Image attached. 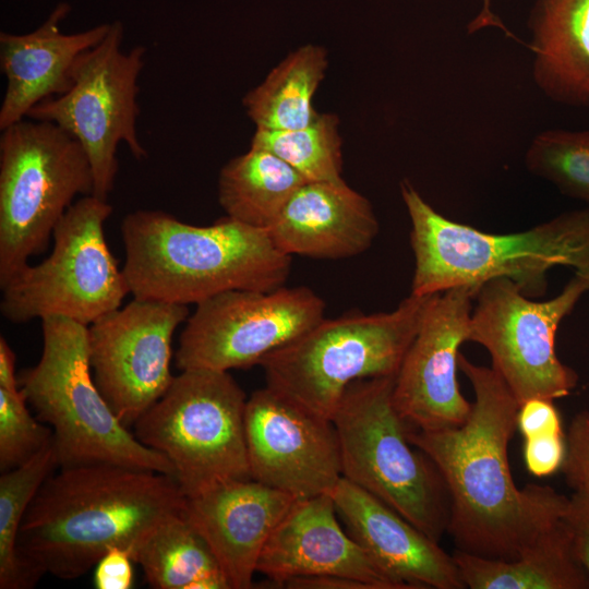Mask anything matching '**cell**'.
<instances>
[{
  "mask_svg": "<svg viewBox=\"0 0 589 589\" xmlns=\"http://www.w3.org/2000/svg\"><path fill=\"white\" fill-rule=\"evenodd\" d=\"M458 369L474 394L467 420L443 430L409 428V440L444 482L449 500L447 532L457 549L513 560L563 517L568 497L549 485H516L508 445L517 429L519 404L492 368L459 353Z\"/></svg>",
  "mask_w": 589,
  "mask_h": 589,
  "instance_id": "cell-1",
  "label": "cell"
},
{
  "mask_svg": "<svg viewBox=\"0 0 589 589\" xmlns=\"http://www.w3.org/2000/svg\"><path fill=\"white\" fill-rule=\"evenodd\" d=\"M187 497L166 473L113 464L59 468L45 480L23 518L19 554L39 580L76 579L113 548L132 552Z\"/></svg>",
  "mask_w": 589,
  "mask_h": 589,
  "instance_id": "cell-2",
  "label": "cell"
},
{
  "mask_svg": "<svg viewBox=\"0 0 589 589\" xmlns=\"http://www.w3.org/2000/svg\"><path fill=\"white\" fill-rule=\"evenodd\" d=\"M121 233L122 269L137 299L197 304L230 290H276L290 273L291 256L267 230L228 216L194 226L161 211L140 209L123 218Z\"/></svg>",
  "mask_w": 589,
  "mask_h": 589,
  "instance_id": "cell-3",
  "label": "cell"
},
{
  "mask_svg": "<svg viewBox=\"0 0 589 589\" xmlns=\"http://www.w3.org/2000/svg\"><path fill=\"white\" fill-rule=\"evenodd\" d=\"M400 192L411 221L410 293L479 288L505 277L526 296L537 297L545 292L546 273L553 267L576 271L589 264V208L562 213L524 231L497 235L444 217L406 180Z\"/></svg>",
  "mask_w": 589,
  "mask_h": 589,
  "instance_id": "cell-4",
  "label": "cell"
},
{
  "mask_svg": "<svg viewBox=\"0 0 589 589\" xmlns=\"http://www.w3.org/2000/svg\"><path fill=\"white\" fill-rule=\"evenodd\" d=\"M41 357L17 380L36 418L52 430L58 468L113 464L173 478L170 461L128 430L97 387L89 363L88 326L50 316L41 320Z\"/></svg>",
  "mask_w": 589,
  "mask_h": 589,
  "instance_id": "cell-5",
  "label": "cell"
},
{
  "mask_svg": "<svg viewBox=\"0 0 589 589\" xmlns=\"http://www.w3.org/2000/svg\"><path fill=\"white\" fill-rule=\"evenodd\" d=\"M435 294L410 293L389 312L323 318L260 362L266 386L332 421L350 384L396 376Z\"/></svg>",
  "mask_w": 589,
  "mask_h": 589,
  "instance_id": "cell-6",
  "label": "cell"
},
{
  "mask_svg": "<svg viewBox=\"0 0 589 589\" xmlns=\"http://www.w3.org/2000/svg\"><path fill=\"white\" fill-rule=\"evenodd\" d=\"M395 376L350 384L334 423L342 478L374 495L440 542L449 500L432 461L409 440V425L393 401Z\"/></svg>",
  "mask_w": 589,
  "mask_h": 589,
  "instance_id": "cell-7",
  "label": "cell"
},
{
  "mask_svg": "<svg viewBox=\"0 0 589 589\" xmlns=\"http://www.w3.org/2000/svg\"><path fill=\"white\" fill-rule=\"evenodd\" d=\"M88 157L67 131L23 119L0 136V287L43 253L77 195L93 194Z\"/></svg>",
  "mask_w": 589,
  "mask_h": 589,
  "instance_id": "cell-8",
  "label": "cell"
},
{
  "mask_svg": "<svg viewBox=\"0 0 589 589\" xmlns=\"http://www.w3.org/2000/svg\"><path fill=\"white\" fill-rule=\"evenodd\" d=\"M247 400L228 372L183 370L134 423V435L170 461L185 497L220 482L250 479Z\"/></svg>",
  "mask_w": 589,
  "mask_h": 589,
  "instance_id": "cell-9",
  "label": "cell"
},
{
  "mask_svg": "<svg viewBox=\"0 0 589 589\" xmlns=\"http://www.w3.org/2000/svg\"><path fill=\"white\" fill-rule=\"evenodd\" d=\"M111 213L108 201L93 194L75 201L53 230L48 257L1 287L3 317L25 323L61 316L88 326L120 308L130 290L105 239Z\"/></svg>",
  "mask_w": 589,
  "mask_h": 589,
  "instance_id": "cell-10",
  "label": "cell"
},
{
  "mask_svg": "<svg viewBox=\"0 0 589 589\" xmlns=\"http://www.w3.org/2000/svg\"><path fill=\"white\" fill-rule=\"evenodd\" d=\"M122 38L123 26L116 21L106 37L75 61L71 88L27 113L28 119L56 123L82 145L92 169L93 195L103 200L115 185L120 143L136 159L147 157L136 129L139 76L146 49L136 46L125 52Z\"/></svg>",
  "mask_w": 589,
  "mask_h": 589,
  "instance_id": "cell-11",
  "label": "cell"
},
{
  "mask_svg": "<svg viewBox=\"0 0 589 589\" xmlns=\"http://www.w3.org/2000/svg\"><path fill=\"white\" fill-rule=\"evenodd\" d=\"M587 291L576 274L557 296L545 301L530 299L505 277L478 288L467 341L488 350L491 368L519 405L536 397H566L577 386V373L556 354L555 336L562 321Z\"/></svg>",
  "mask_w": 589,
  "mask_h": 589,
  "instance_id": "cell-12",
  "label": "cell"
},
{
  "mask_svg": "<svg viewBox=\"0 0 589 589\" xmlns=\"http://www.w3.org/2000/svg\"><path fill=\"white\" fill-rule=\"evenodd\" d=\"M325 302L308 287L230 290L196 304L175 354L176 366L228 372L250 368L324 318Z\"/></svg>",
  "mask_w": 589,
  "mask_h": 589,
  "instance_id": "cell-13",
  "label": "cell"
},
{
  "mask_svg": "<svg viewBox=\"0 0 589 589\" xmlns=\"http://www.w3.org/2000/svg\"><path fill=\"white\" fill-rule=\"evenodd\" d=\"M188 317V305L134 298L88 325L95 383L124 425H134L170 386L172 337Z\"/></svg>",
  "mask_w": 589,
  "mask_h": 589,
  "instance_id": "cell-14",
  "label": "cell"
},
{
  "mask_svg": "<svg viewBox=\"0 0 589 589\" xmlns=\"http://www.w3.org/2000/svg\"><path fill=\"white\" fill-rule=\"evenodd\" d=\"M244 426L252 479L296 500L332 494L341 480L333 421L265 386L248 398Z\"/></svg>",
  "mask_w": 589,
  "mask_h": 589,
  "instance_id": "cell-15",
  "label": "cell"
},
{
  "mask_svg": "<svg viewBox=\"0 0 589 589\" xmlns=\"http://www.w3.org/2000/svg\"><path fill=\"white\" fill-rule=\"evenodd\" d=\"M477 290L458 286L436 293L401 362L393 401L411 429L456 428L471 411L472 402L460 393L457 369Z\"/></svg>",
  "mask_w": 589,
  "mask_h": 589,
  "instance_id": "cell-16",
  "label": "cell"
},
{
  "mask_svg": "<svg viewBox=\"0 0 589 589\" xmlns=\"http://www.w3.org/2000/svg\"><path fill=\"white\" fill-rule=\"evenodd\" d=\"M332 494L297 500L265 544L257 573L275 585L298 577L342 576L370 589H405L346 532Z\"/></svg>",
  "mask_w": 589,
  "mask_h": 589,
  "instance_id": "cell-17",
  "label": "cell"
},
{
  "mask_svg": "<svg viewBox=\"0 0 589 589\" xmlns=\"http://www.w3.org/2000/svg\"><path fill=\"white\" fill-rule=\"evenodd\" d=\"M297 500L254 479L230 480L187 497L184 514L231 589H249L262 551Z\"/></svg>",
  "mask_w": 589,
  "mask_h": 589,
  "instance_id": "cell-18",
  "label": "cell"
},
{
  "mask_svg": "<svg viewBox=\"0 0 589 589\" xmlns=\"http://www.w3.org/2000/svg\"><path fill=\"white\" fill-rule=\"evenodd\" d=\"M332 496L347 532L405 589L466 588L453 555L387 504L345 478Z\"/></svg>",
  "mask_w": 589,
  "mask_h": 589,
  "instance_id": "cell-19",
  "label": "cell"
},
{
  "mask_svg": "<svg viewBox=\"0 0 589 589\" xmlns=\"http://www.w3.org/2000/svg\"><path fill=\"white\" fill-rule=\"evenodd\" d=\"M378 229L371 203L345 181H306L267 232L289 256L340 260L365 252Z\"/></svg>",
  "mask_w": 589,
  "mask_h": 589,
  "instance_id": "cell-20",
  "label": "cell"
},
{
  "mask_svg": "<svg viewBox=\"0 0 589 589\" xmlns=\"http://www.w3.org/2000/svg\"><path fill=\"white\" fill-rule=\"evenodd\" d=\"M70 11L71 7L62 2L31 33H0V64L7 79L0 130L27 118L29 110L40 101L67 93L72 86V70L77 58L108 34V23L63 34L60 24Z\"/></svg>",
  "mask_w": 589,
  "mask_h": 589,
  "instance_id": "cell-21",
  "label": "cell"
},
{
  "mask_svg": "<svg viewBox=\"0 0 589 589\" xmlns=\"http://www.w3.org/2000/svg\"><path fill=\"white\" fill-rule=\"evenodd\" d=\"M528 27L541 92L562 105L589 107V0H536Z\"/></svg>",
  "mask_w": 589,
  "mask_h": 589,
  "instance_id": "cell-22",
  "label": "cell"
},
{
  "mask_svg": "<svg viewBox=\"0 0 589 589\" xmlns=\"http://www.w3.org/2000/svg\"><path fill=\"white\" fill-rule=\"evenodd\" d=\"M460 578L470 589H589L563 517L544 529L513 560L489 558L455 550Z\"/></svg>",
  "mask_w": 589,
  "mask_h": 589,
  "instance_id": "cell-23",
  "label": "cell"
},
{
  "mask_svg": "<svg viewBox=\"0 0 589 589\" xmlns=\"http://www.w3.org/2000/svg\"><path fill=\"white\" fill-rule=\"evenodd\" d=\"M132 558L155 589H231L184 512L158 525L132 552Z\"/></svg>",
  "mask_w": 589,
  "mask_h": 589,
  "instance_id": "cell-24",
  "label": "cell"
},
{
  "mask_svg": "<svg viewBox=\"0 0 589 589\" xmlns=\"http://www.w3.org/2000/svg\"><path fill=\"white\" fill-rule=\"evenodd\" d=\"M304 182L276 155L251 147L221 169L218 200L228 217L267 230Z\"/></svg>",
  "mask_w": 589,
  "mask_h": 589,
  "instance_id": "cell-25",
  "label": "cell"
},
{
  "mask_svg": "<svg viewBox=\"0 0 589 589\" xmlns=\"http://www.w3.org/2000/svg\"><path fill=\"white\" fill-rule=\"evenodd\" d=\"M327 68L323 48L308 45L290 53L243 98L257 129L297 130L311 124L318 113L313 96Z\"/></svg>",
  "mask_w": 589,
  "mask_h": 589,
  "instance_id": "cell-26",
  "label": "cell"
},
{
  "mask_svg": "<svg viewBox=\"0 0 589 589\" xmlns=\"http://www.w3.org/2000/svg\"><path fill=\"white\" fill-rule=\"evenodd\" d=\"M58 468L53 446L0 477V588L29 589L38 579L17 551L23 518L45 480Z\"/></svg>",
  "mask_w": 589,
  "mask_h": 589,
  "instance_id": "cell-27",
  "label": "cell"
},
{
  "mask_svg": "<svg viewBox=\"0 0 589 589\" xmlns=\"http://www.w3.org/2000/svg\"><path fill=\"white\" fill-rule=\"evenodd\" d=\"M251 147L276 155L306 181H344L341 139L335 115H318L311 124L297 130L257 129Z\"/></svg>",
  "mask_w": 589,
  "mask_h": 589,
  "instance_id": "cell-28",
  "label": "cell"
},
{
  "mask_svg": "<svg viewBox=\"0 0 589 589\" xmlns=\"http://www.w3.org/2000/svg\"><path fill=\"white\" fill-rule=\"evenodd\" d=\"M525 164L564 195L589 205V130L551 129L537 134Z\"/></svg>",
  "mask_w": 589,
  "mask_h": 589,
  "instance_id": "cell-29",
  "label": "cell"
},
{
  "mask_svg": "<svg viewBox=\"0 0 589 589\" xmlns=\"http://www.w3.org/2000/svg\"><path fill=\"white\" fill-rule=\"evenodd\" d=\"M51 428L34 418L21 389L0 388V470L14 469L52 445Z\"/></svg>",
  "mask_w": 589,
  "mask_h": 589,
  "instance_id": "cell-30",
  "label": "cell"
},
{
  "mask_svg": "<svg viewBox=\"0 0 589 589\" xmlns=\"http://www.w3.org/2000/svg\"><path fill=\"white\" fill-rule=\"evenodd\" d=\"M566 452L561 472L573 490L589 489V410L577 412L565 433Z\"/></svg>",
  "mask_w": 589,
  "mask_h": 589,
  "instance_id": "cell-31",
  "label": "cell"
},
{
  "mask_svg": "<svg viewBox=\"0 0 589 589\" xmlns=\"http://www.w3.org/2000/svg\"><path fill=\"white\" fill-rule=\"evenodd\" d=\"M566 452L563 431L524 437V461L527 470L542 478L561 471Z\"/></svg>",
  "mask_w": 589,
  "mask_h": 589,
  "instance_id": "cell-32",
  "label": "cell"
},
{
  "mask_svg": "<svg viewBox=\"0 0 589 589\" xmlns=\"http://www.w3.org/2000/svg\"><path fill=\"white\" fill-rule=\"evenodd\" d=\"M131 552L113 548L103 555L94 567L93 584L97 589H130L134 572Z\"/></svg>",
  "mask_w": 589,
  "mask_h": 589,
  "instance_id": "cell-33",
  "label": "cell"
},
{
  "mask_svg": "<svg viewBox=\"0 0 589 589\" xmlns=\"http://www.w3.org/2000/svg\"><path fill=\"white\" fill-rule=\"evenodd\" d=\"M575 552L589 574V489L574 491L563 514Z\"/></svg>",
  "mask_w": 589,
  "mask_h": 589,
  "instance_id": "cell-34",
  "label": "cell"
},
{
  "mask_svg": "<svg viewBox=\"0 0 589 589\" xmlns=\"http://www.w3.org/2000/svg\"><path fill=\"white\" fill-rule=\"evenodd\" d=\"M517 429L524 437L563 431L561 416L552 399L530 398L519 405Z\"/></svg>",
  "mask_w": 589,
  "mask_h": 589,
  "instance_id": "cell-35",
  "label": "cell"
},
{
  "mask_svg": "<svg viewBox=\"0 0 589 589\" xmlns=\"http://www.w3.org/2000/svg\"><path fill=\"white\" fill-rule=\"evenodd\" d=\"M283 587L294 589H370L358 579L342 576H311L292 578L283 584Z\"/></svg>",
  "mask_w": 589,
  "mask_h": 589,
  "instance_id": "cell-36",
  "label": "cell"
},
{
  "mask_svg": "<svg viewBox=\"0 0 589 589\" xmlns=\"http://www.w3.org/2000/svg\"><path fill=\"white\" fill-rule=\"evenodd\" d=\"M0 388L11 392L20 389L15 374V354L4 337L0 338Z\"/></svg>",
  "mask_w": 589,
  "mask_h": 589,
  "instance_id": "cell-37",
  "label": "cell"
},
{
  "mask_svg": "<svg viewBox=\"0 0 589 589\" xmlns=\"http://www.w3.org/2000/svg\"><path fill=\"white\" fill-rule=\"evenodd\" d=\"M490 25H494L502 29H505L508 36H513L506 31V28L498 21V19L491 12L490 0H483L482 13L471 23V25H469V32L472 33L483 26H490Z\"/></svg>",
  "mask_w": 589,
  "mask_h": 589,
  "instance_id": "cell-38",
  "label": "cell"
},
{
  "mask_svg": "<svg viewBox=\"0 0 589 589\" xmlns=\"http://www.w3.org/2000/svg\"><path fill=\"white\" fill-rule=\"evenodd\" d=\"M575 274L584 280L587 290L589 291V264L579 269H576Z\"/></svg>",
  "mask_w": 589,
  "mask_h": 589,
  "instance_id": "cell-39",
  "label": "cell"
}]
</instances>
